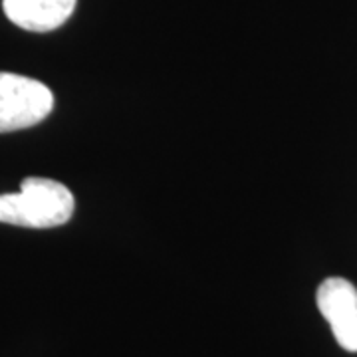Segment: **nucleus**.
I'll list each match as a JSON object with an SVG mask.
<instances>
[{
	"label": "nucleus",
	"instance_id": "nucleus-5",
	"mask_svg": "<svg viewBox=\"0 0 357 357\" xmlns=\"http://www.w3.org/2000/svg\"><path fill=\"white\" fill-rule=\"evenodd\" d=\"M333 335L337 340V344L342 345L347 351H357V310L354 314H349L347 318L340 319L330 326Z\"/></svg>",
	"mask_w": 357,
	"mask_h": 357
},
{
	"label": "nucleus",
	"instance_id": "nucleus-2",
	"mask_svg": "<svg viewBox=\"0 0 357 357\" xmlns=\"http://www.w3.org/2000/svg\"><path fill=\"white\" fill-rule=\"evenodd\" d=\"M54 93L32 77L0 72V133L34 128L50 115Z\"/></svg>",
	"mask_w": 357,
	"mask_h": 357
},
{
	"label": "nucleus",
	"instance_id": "nucleus-3",
	"mask_svg": "<svg viewBox=\"0 0 357 357\" xmlns=\"http://www.w3.org/2000/svg\"><path fill=\"white\" fill-rule=\"evenodd\" d=\"M77 0H2L8 20L28 32H52L76 10Z\"/></svg>",
	"mask_w": 357,
	"mask_h": 357
},
{
	"label": "nucleus",
	"instance_id": "nucleus-4",
	"mask_svg": "<svg viewBox=\"0 0 357 357\" xmlns=\"http://www.w3.org/2000/svg\"><path fill=\"white\" fill-rule=\"evenodd\" d=\"M316 302L321 316L332 326L356 312L357 288L345 278H328L319 284Z\"/></svg>",
	"mask_w": 357,
	"mask_h": 357
},
{
	"label": "nucleus",
	"instance_id": "nucleus-1",
	"mask_svg": "<svg viewBox=\"0 0 357 357\" xmlns=\"http://www.w3.org/2000/svg\"><path fill=\"white\" fill-rule=\"evenodd\" d=\"M76 208L72 191L46 177H26L18 192L0 195V222L26 229L66 225Z\"/></svg>",
	"mask_w": 357,
	"mask_h": 357
}]
</instances>
